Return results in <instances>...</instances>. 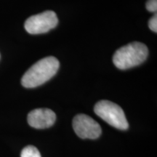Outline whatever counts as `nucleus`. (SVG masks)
Masks as SVG:
<instances>
[{"label":"nucleus","mask_w":157,"mask_h":157,"mask_svg":"<svg viewBox=\"0 0 157 157\" xmlns=\"http://www.w3.org/2000/svg\"><path fill=\"white\" fill-rule=\"evenodd\" d=\"M60 63L53 56H48L37 61L27 71L21 78L25 88H34L49 81L56 75Z\"/></svg>","instance_id":"nucleus-1"},{"label":"nucleus","mask_w":157,"mask_h":157,"mask_svg":"<svg viewBox=\"0 0 157 157\" xmlns=\"http://www.w3.org/2000/svg\"><path fill=\"white\" fill-rule=\"evenodd\" d=\"M148 56V48L141 42H132L116 51L113 62L116 67L126 70L143 63Z\"/></svg>","instance_id":"nucleus-2"},{"label":"nucleus","mask_w":157,"mask_h":157,"mask_svg":"<svg viewBox=\"0 0 157 157\" xmlns=\"http://www.w3.org/2000/svg\"><path fill=\"white\" fill-rule=\"evenodd\" d=\"M94 111L98 117L115 128L126 130L129 124L122 109L113 102L101 101L94 107Z\"/></svg>","instance_id":"nucleus-3"},{"label":"nucleus","mask_w":157,"mask_h":157,"mask_svg":"<svg viewBox=\"0 0 157 157\" xmlns=\"http://www.w3.org/2000/svg\"><path fill=\"white\" fill-rule=\"evenodd\" d=\"M58 23V19L56 13L53 11L47 10L29 17L25 21L24 27L29 34H40L56 28Z\"/></svg>","instance_id":"nucleus-4"},{"label":"nucleus","mask_w":157,"mask_h":157,"mask_svg":"<svg viewBox=\"0 0 157 157\" xmlns=\"http://www.w3.org/2000/svg\"><path fill=\"white\" fill-rule=\"evenodd\" d=\"M73 128L82 139H97L102 133L101 127L93 118L86 114H78L73 119Z\"/></svg>","instance_id":"nucleus-5"},{"label":"nucleus","mask_w":157,"mask_h":157,"mask_svg":"<svg viewBox=\"0 0 157 157\" xmlns=\"http://www.w3.org/2000/svg\"><path fill=\"white\" fill-rule=\"evenodd\" d=\"M29 124L36 129H45L54 124L56 115L49 109H36L31 111L27 117Z\"/></svg>","instance_id":"nucleus-6"},{"label":"nucleus","mask_w":157,"mask_h":157,"mask_svg":"<svg viewBox=\"0 0 157 157\" xmlns=\"http://www.w3.org/2000/svg\"><path fill=\"white\" fill-rule=\"evenodd\" d=\"M21 157H42L40 153L36 147L28 146L23 149L21 154Z\"/></svg>","instance_id":"nucleus-7"},{"label":"nucleus","mask_w":157,"mask_h":157,"mask_svg":"<svg viewBox=\"0 0 157 157\" xmlns=\"http://www.w3.org/2000/svg\"><path fill=\"white\" fill-rule=\"evenodd\" d=\"M146 7L148 11L156 13L157 10V0H148Z\"/></svg>","instance_id":"nucleus-8"},{"label":"nucleus","mask_w":157,"mask_h":157,"mask_svg":"<svg viewBox=\"0 0 157 157\" xmlns=\"http://www.w3.org/2000/svg\"><path fill=\"white\" fill-rule=\"evenodd\" d=\"M148 27L152 31L157 32V15L155 14L148 21Z\"/></svg>","instance_id":"nucleus-9"}]
</instances>
